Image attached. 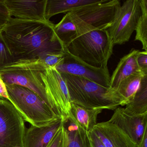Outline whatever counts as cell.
Returning <instances> with one entry per match:
<instances>
[{"label":"cell","instance_id":"cell-28","mask_svg":"<svg viewBox=\"0 0 147 147\" xmlns=\"http://www.w3.org/2000/svg\"><path fill=\"white\" fill-rule=\"evenodd\" d=\"M0 97L7 100L11 103V99L7 92L6 85L5 84L1 76H0Z\"/></svg>","mask_w":147,"mask_h":147},{"label":"cell","instance_id":"cell-20","mask_svg":"<svg viewBox=\"0 0 147 147\" xmlns=\"http://www.w3.org/2000/svg\"><path fill=\"white\" fill-rule=\"evenodd\" d=\"M54 30L66 49L78 36L77 28L69 13L63 16L58 24L55 25Z\"/></svg>","mask_w":147,"mask_h":147},{"label":"cell","instance_id":"cell-6","mask_svg":"<svg viewBox=\"0 0 147 147\" xmlns=\"http://www.w3.org/2000/svg\"><path fill=\"white\" fill-rule=\"evenodd\" d=\"M120 6L119 0H100L69 13L76 26L79 36L94 30H107Z\"/></svg>","mask_w":147,"mask_h":147},{"label":"cell","instance_id":"cell-23","mask_svg":"<svg viewBox=\"0 0 147 147\" xmlns=\"http://www.w3.org/2000/svg\"><path fill=\"white\" fill-rule=\"evenodd\" d=\"M13 61V57L3 38L1 30H0V68Z\"/></svg>","mask_w":147,"mask_h":147},{"label":"cell","instance_id":"cell-24","mask_svg":"<svg viewBox=\"0 0 147 147\" xmlns=\"http://www.w3.org/2000/svg\"><path fill=\"white\" fill-rule=\"evenodd\" d=\"M67 136L63 125V122L55 135L54 136L48 147H66Z\"/></svg>","mask_w":147,"mask_h":147},{"label":"cell","instance_id":"cell-19","mask_svg":"<svg viewBox=\"0 0 147 147\" xmlns=\"http://www.w3.org/2000/svg\"><path fill=\"white\" fill-rule=\"evenodd\" d=\"M67 139L66 147H90L86 132L70 117L63 122Z\"/></svg>","mask_w":147,"mask_h":147},{"label":"cell","instance_id":"cell-8","mask_svg":"<svg viewBox=\"0 0 147 147\" xmlns=\"http://www.w3.org/2000/svg\"><path fill=\"white\" fill-rule=\"evenodd\" d=\"M26 129L24 120L14 106L0 97V147H23Z\"/></svg>","mask_w":147,"mask_h":147},{"label":"cell","instance_id":"cell-12","mask_svg":"<svg viewBox=\"0 0 147 147\" xmlns=\"http://www.w3.org/2000/svg\"><path fill=\"white\" fill-rule=\"evenodd\" d=\"M108 121L117 125L138 144L147 126V114L139 117L131 116L125 112L124 108L117 107Z\"/></svg>","mask_w":147,"mask_h":147},{"label":"cell","instance_id":"cell-15","mask_svg":"<svg viewBox=\"0 0 147 147\" xmlns=\"http://www.w3.org/2000/svg\"><path fill=\"white\" fill-rule=\"evenodd\" d=\"M139 51L138 50L132 49L128 54L120 59L110 78V88L117 90L120 82L124 80L136 73L143 72L137 61Z\"/></svg>","mask_w":147,"mask_h":147},{"label":"cell","instance_id":"cell-17","mask_svg":"<svg viewBox=\"0 0 147 147\" xmlns=\"http://www.w3.org/2000/svg\"><path fill=\"white\" fill-rule=\"evenodd\" d=\"M100 0H47L45 18L50 21L55 15L72 11L81 7L98 2Z\"/></svg>","mask_w":147,"mask_h":147},{"label":"cell","instance_id":"cell-10","mask_svg":"<svg viewBox=\"0 0 147 147\" xmlns=\"http://www.w3.org/2000/svg\"><path fill=\"white\" fill-rule=\"evenodd\" d=\"M56 69L67 74L86 79L105 87H110V76L107 66L97 67L82 61L67 52Z\"/></svg>","mask_w":147,"mask_h":147},{"label":"cell","instance_id":"cell-4","mask_svg":"<svg viewBox=\"0 0 147 147\" xmlns=\"http://www.w3.org/2000/svg\"><path fill=\"white\" fill-rule=\"evenodd\" d=\"M11 103L31 125H48L61 119L55 111L33 91L17 85L6 86Z\"/></svg>","mask_w":147,"mask_h":147},{"label":"cell","instance_id":"cell-11","mask_svg":"<svg viewBox=\"0 0 147 147\" xmlns=\"http://www.w3.org/2000/svg\"><path fill=\"white\" fill-rule=\"evenodd\" d=\"M47 0H5L11 17L25 20L46 21L45 8ZM48 21V20H47Z\"/></svg>","mask_w":147,"mask_h":147},{"label":"cell","instance_id":"cell-3","mask_svg":"<svg viewBox=\"0 0 147 147\" xmlns=\"http://www.w3.org/2000/svg\"><path fill=\"white\" fill-rule=\"evenodd\" d=\"M113 46L107 30H96L77 37L67 49L69 54L88 64L99 67L107 66Z\"/></svg>","mask_w":147,"mask_h":147},{"label":"cell","instance_id":"cell-1","mask_svg":"<svg viewBox=\"0 0 147 147\" xmlns=\"http://www.w3.org/2000/svg\"><path fill=\"white\" fill-rule=\"evenodd\" d=\"M50 21L11 18L1 29L3 38L13 57L19 60L43 59L50 54L67 52Z\"/></svg>","mask_w":147,"mask_h":147},{"label":"cell","instance_id":"cell-18","mask_svg":"<svg viewBox=\"0 0 147 147\" xmlns=\"http://www.w3.org/2000/svg\"><path fill=\"white\" fill-rule=\"evenodd\" d=\"M124 110L126 113L134 117L147 114V75L144 76L142 78L133 99L125 105Z\"/></svg>","mask_w":147,"mask_h":147},{"label":"cell","instance_id":"cell-27","mask_svg":"<svg viewBox=\"0 0 147 147\" xmlns=\"http://www.w3.org/2000/svg\"><path fill=\"white\" fill-rule=\"evenodd\" d=\"M87 133L90 147H106L93 131Z\"/></svg>","mask_w":147,"mask_h":147},{"label":"cell","instance_id":"cell-29","mask_svg":"<svg viewBox=\"0 0 147 147\" xmlns=\"http://www.w3.org/2000/svg\"><path fill=\"white\" fill-rule=\"evenodd\" d=\"M137 147H147V126L145 128L142 138Z\"/></svg>","mask_w":147,"mask_h":147},{"label":"cell","instance_id":"cell-13","mask_svg":"<svg viewBox=\"0 0 147 147\" xmlns=\"http://www.w3.org/2000/svg\"><path fill=\"white\" fill-rule=\"evenodd\" d=\"M92 130L106 147L137 146V144L125 132L110 121L97 123Z\"/></svg>","mask_w":147,"mask_h":147},{"label":"cell","instance_id":"cell-7","mask_svg":"<svg viewBox=\"0 0 147 147\" xmlns=\"http://www.w3.org/2000/svg\"><path fill=\"white\" fill-rule=\"evenodd\" d=\"M40 76L51 108L64 122L71 113V102L67 83L55 68H47Z\"/></svg>","mask_w":147,"mask_h":147},{"label":"cell","instance_id":"cell-2","mask_svg":"<svg viewBox=\"0 0 147 147\" xmlns=\"http://www.w3.org/2000/svg\"><path fill=\"white\" fill-rule=\"evenodd\" d=\"M61 74L67 83L71 103L88 109L102 110H115L127 104L116 89L78 76Z\"/></svg>","mask_w":147,"mask_h":147},{"label":"cell","instance_id":"cell-26","mask_svg":"<svg viewBox=\"0 0 147 147\" xmlns=\"http://www.w3.org/2000/svg\"><path fill=\"white\" fill-rule=\"evenodd\" d=\"M138 64L142 72L147 74V51H139L137 58Z\"/></svg>","mask_w":147,"mask_h":147},{"label":"cell","instance_id":"cell-30","mask_svg":"<svg viewBox=\"0 0 147 147\" xmlns=\"http://www.w3.org/2000/svg\"><path fill=\"white\" fill-rule=\"evenodd\" d=\"M21 147L20 146H16V147Z\"/></svg>","mask_w":147,"mask_h":147},{"label":"cell","instance_id":"cell-14","mask_svg":"<svg viewBox=\"0 0 147 147\" xmlns=\"http://www.w3.org/2000/svg\"><path fill=\"white\" fill-rule=\"evenodd\" d=\"M63 123L60 119L44 126L31 125L26 130L23 147H48Z\"/></svg>","mask_w":147,"mask_h":147},{"label":"cell","instance_id":"cell-25","mask_svg":"<svg viewBox=\"0 0 147 147\" xmlns=\"http://www.w3.org/2000/svg\"><path fill=\"white\" fill-rule=\"evenodd\" d=\"M11 18L5 0H0V30L7 24Z\"/></svg>","mask_w":147,"mask_h":147},{"label":"cell","instance_id":"cell-16","mask_svg":"<svg viewBox=\"0 0 147 147\" xmlns=\"http://www.w3.org/2000/svg\"><path fill=\"white\" fill-rule=\"evenodd\" d=\"M102 111L100 109H88L71 103L70 117L88 133L97 124L98 115Z\"/></svg>","mask_w":147,"mask_h":147},{"label":"cell","instance_id":"cell-5","mask_svg":"<svg viewBox=\"0 0 147 147\" xmlns=\"http://www.w3.org/2000/svg\"><path fill=\"white\" fill-rule=\"evenodd\" d=\"M47 68L41 58L19 60L0 68V76L6 86L18 85L32 90L51 108L40 75Z\"/></svg>","mask_w":147,"mask_h":147},{"label":"cell","instance_id":"cell-22","mask_svg":"<svg viewBox=\"0 0 147 147\" xmlns=\"http://www.w3.org/2000/svg\"><path fill=\"white\" fill-rule=\"evenodd\" d=\"M142 15L136 27L135 41L141 42L142 49L147 51V0H140Z\"/></svg>","mask_w":147,"mask_h":147},{"label":"cell","instance_id":"cell-21","mask_svg":"<svg viewBox=\"0 0 147 147\" xmlns=\"http://www.w3.org/2000/svg\"><path fill=\"white\" fill-rule=\"evenodd\" d=\"M145 75L147 74L143 72L136 73L124 80L119 85L117 91L125 99L127 104L132 100L138 89L142 78Z\"/></svg>","mask_w":147,"mask_h":147},{"label":"cell","instance_id":"cell-9","mask_svg":"<svg viewBox=\"0 0 147 147\" xmlns=\"http://www.w3.org/2000/svg\"><path fill=\"white\" fill-rule=\"evenodd\" d=\"M141 15L140 0H127L119 7L107 30L114 46L129 42Z\"/></svg>","mask_w":147,"mask_h":147}]
</instances>
